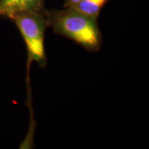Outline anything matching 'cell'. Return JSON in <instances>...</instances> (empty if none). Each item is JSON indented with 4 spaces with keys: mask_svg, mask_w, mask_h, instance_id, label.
Here are the masks:
<instances>
[{
    "mask_svg": "<svg viewBox=\"0 0 149 149\" xmlns=\"http://www.w3.org/2000/svg\"><path fill=\"white\" fill-rule=\"evenodd\" d=\"M48 26L55 34L66 37L91 53L98 52L102 45V35L97 19L74 8L46 10Z\"/></svg>",
    "mask_w": 149,
    "mask_h": 149,
    "instance_id": "6da1fadb",
    "label": "cell"
},
{
    "mask_svg": "<svg viewBox=\"0 0 149 149\" xmlns=\"http://www.w3.org/2000/svg\"><path fill=\"white\" fill-rule=\"evenodd\" d=\"M23 12L45 15V0H0V17L10 19Z\"/></svg>",
    "mask_w": 149,
    "mask_h": 149,
    "instance_id": "3957f363",
    "label": "cell"
},
{
    "mask_svg": "<svg viewBox=\"0 0 149 149\" xmlns=\"http://www.w3.org/2000/svg\"><path fill=\"white\" fill-rule=\"evenodd\" d=\"M109 1V0H84L73 8L93 18L97 19L102 9Z\"/></svg>",
    "mask_w": 149,
    "mask_h": 149,
    "instance_id": "277c9868",
    "label": "cell"
},
{
    "mask_svg": "<svg viewBox=\"0 0 149 149\" xmlns=\"http://www.w3.org/2000/svg\"><path fill=\"white\" fill-rule=\"evenodd\" d=\"M84 0H65L64 8H73Z\"/></svg>",
    "mask_w": 149,
    "mask_h": 149,
    "instance_id": "5b68a950",
    "label": "cell"
},
{
    "mask_svg": "<svg viewBox=\"0 0 149 149\" xmlns=\"http://www.w3.org/2000/svg\"><path fill=\"white\" fill-rule=\"evenodd\" d=\"M10 19L17 27L25 42L29 61H35L44 68L47 64L44 35L48 26L45 15L23 12L15 15Z\"/></svg>",
    "mask_w": 149,
    "mask_h": 149,
    "instance_id": "7a4b0ae2",
    "label": "cell"
}]
</instances>
